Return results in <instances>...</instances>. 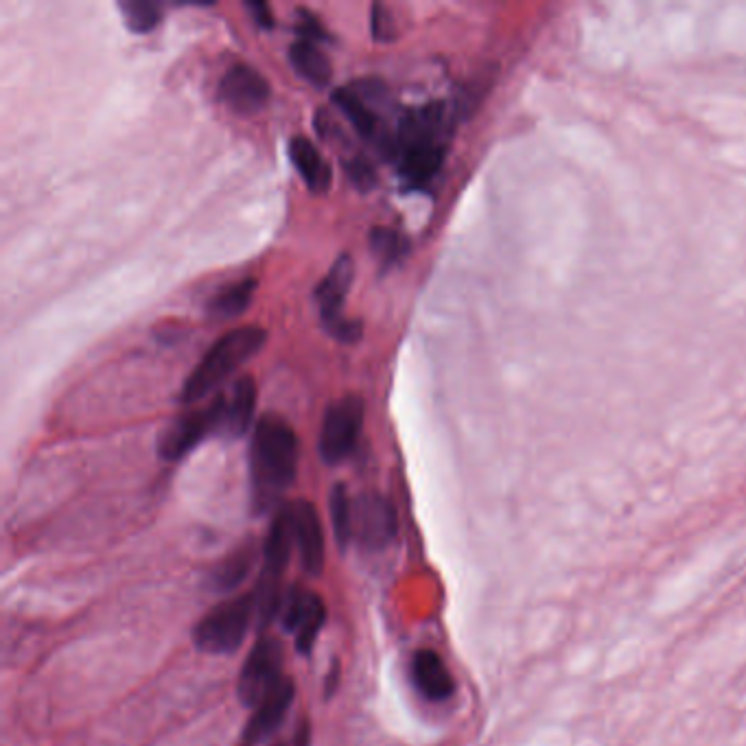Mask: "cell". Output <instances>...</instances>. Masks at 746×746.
I'll return each mask as SVG.
<instances>
[{
	"mask_svg": "<svg viewBox=\"0 0 746 746\" xmlns=\"http://www.w3.org/2000/svg\"><path fill=\"white\" fill-rule=\"evenodd\" d=\"M458 110L453 103L431 101L427 106L407 108L399 116L392 160H396L407 191L427 189L442 171Z\"/></svg>",
	"mask_w": 746,
	"mask_h": 746,
	"instance_id": "cell-1",
	"label": "cell"
},
{
	"mask_svg": "<svg viewBox=\"0 0 746 746\" xmlns=\"http://www.w3.org/2000/svg\"><path fill=\"white\" fill-rule=\"evenodd\" d=\"M298 473V436L285 418L263 416L250 445V482L254 504L261 510L281 499Z\"/></svg>",
	"mask_w": 746,
	"mask_h": 746,
	"instance_id": "cell-2",
	"label": "cell"
},
{
	"mask_svg": "<svg viewBox=\"0 0 746 746\" xmlns=\"http://www.w3.org/2000/svg\"><path fill=\"white\" fill-rule=\"evenodd\" d=\"M265 342L267 331L254 324L239 326V329L219 337L211 346V351L195 366L189 379L184 381L180 394L182 403L191 405L217 392L243 364H248L254 355H259Z\"/></svg>",
	"mask_w": 746,
	"mask_h": 746,
	"instance_id": "cell-3",
	"label": "cell"
},
{
	"mask_svg": "<svg viewBox=\"0 0 746 746\" xmlns=\"http://www.w3.org/2000/svg\"><path fill=\"white\" fill-rule=\"evenodd\" d=\"M333 103L342 110L357 134L368 143H375L386 158H392L394 130L383 123L381 106H386L388 88L379 79H359L333 92Z\"/></svg>",
	"mask_w": 746,
	"mask_h": 746,
	"instance_id": "cell-4",
	"label": "cell"
},
{
	"mask_svg": "<svg viewBox=\"0 0 746 746\" xmlns=\"http://www.w3.org/2000/svg\"><path fill=\"white\" fill-rule=\"evenodd\" d=\"M254 620L259 622V604H256L254 591H250L208 611L195 626L193 641L208 655H228L243 644Z\"/></svg>",
	"mask_w": 746,
	"mask_h": 746,
	"instance_id": "cell-5",
	"label": "cell"
},
{
	"mask_svg": "<svg viewBox=\"0 0 746 746\" xmlns=\"http://www.w3.org/2000/svg\"><path fill=\"white\" fill-rule=\"evenodd\" d=\"M364 416V399L357 394H346L329 405L320 431V456L326 464H340L355 451Z\"/></svg>",
	"mask_w": 746,
	"mask_h": 746,
	"instance_id": "cell-6",
	"label": "cell"
},
{
	"mask_svg": "<svg viewBox=\"0 0 746 746\" xmlns=\"http://www.w3.org/2000/svg\"><path fill=\"white\" fill-rule=\"evenodd\" d=\"M285 655L281 641L274 637H261L256 641L239 674L237 692L246 707H256L274 687L285 679Z\"/></svg>",
	"mask_w": 746,
	"mask_h": 746,
	"instance_id": "cell-7",
	"label": "cell"
},
{
	"mask_svg": "<svg viewBox=\"0 0 746 746\" xmlns=\"http://www.w3.org/2000/svg\"><path fill=\"white\" fill-rule=\"evenodd\" d=\"M219 396L197 410L173 418L169 427L158 438V453L162 460L178 462L186 453H191L208 434H217L219 429Z\"/></svg>",
	"mask_w": 746,
	"mask_h": 746,
	"instance_id": "cell-8",
	"label": "cell"
},
{
	"mask_svg": "<svg viewBox=\"0 0 746 746\" xmlns=\"http://www.w3.org/2000/svg\"><path fill=\"white\" fill-rule=\"evenodd\" d=\"M353 541L364 550H383L396 534V512L386 497L364 493L353 499Z\"/></svg>",
	"mask_w": 746,
	"mask_h": 746,
	"instance_id": "cell-9",
	"label": "cell"
},
{
	"mask_svg": "<svg viewBox=\"0 0 746 746\" xmlns=\"http://www.w3.org/2000/svg\"><path fill=\"white\" fill-rule=\"evenodd\" d=\"M278 615H281L285 631L294 635L296 648L302 655H309L326 620L324 600L316 591L296 587L283 598Z\"/></svg>",
	"mask_w": 746,
	"mask_h": 746,
	"instance_id": "cell-10",
	"label": "cell"
},
{
	"mask_svg": "<svg viewBox=\"0 0 746 746\" xmlns=\"http://www.w3.org/2000/svg\"><path fill=\"white\" fill-rule=\"evenodd\" d=\"M289 515L291 532H294V543L298 547L300 563L309 576H320L324 569V528L318 510L307 499L291 501L285 504Z\"/></svg>",
	"mask_w": 746,
	"mask_h": 746,
	"instance_id": "cell-11",
	"label": "cell"
},
{
	"mask_svg": "<svg viewBox=\"0 0 746 746\" xmlns=\"http://www.w3.org/2000/svg\"><path fill=\"white\" fill-rule=\"evenodd\" d=\"M270 81H267L256 68L248 64H237L221 77L219 97L226 106L241 116L261 112L270 101Z\"/></svg>",
	"mask_w": 746,
	"mask_h": 746,
	"instance_id": "cell-12",
	"label": "cell"
},
{
	"mask_svg": "<svg viewBox=\"0 0 746 746\" xmlns=\"http://www.w3.org/2000/svg\"><path fill=\"white\" fill-rule=\"evenodd\" d=\"M219 436L241 438L252 425L256 410V383L250 375L239 377L228 392H219Z\"/></svg>",
	"mask_w": 746,
	"mask_h": 746,
	"instance_id": "cell-13",
	"label": "cell"
},
{
	"mask_svg": "<svg viewBox=\"0 0 746 746\" xmlns=\"http://www.w3.org/2000/svg\"><path fill=\"white\" fill-rule=\"evenodd\" d=\"M294 698H296L294 681L285 676V679L278 683L259 705L254 707L252 716L246 725V731H243L241 746H256L261 740L270 736L272 731L281 727V722L285 720L291 703H294Z\"/></svg>",
	"mask_w": 746,
	"mask_h": 746,
	"instance_id": "cell-14",
	"label": "cell"
},
{
	"mask_svg": "<svg viewBox=\"0 0 746 746\" xmlns=\"http://www.w3.org/2000/svg\"><path fill=\"white\" fill-rule=\"evenodd\" d=\"M355 278V261L348 254H342L337 259L329 274L322 278V283L313 291V298L318 302L322 324L329 326L344 318V302L348 296V289Z\"/></svg>",
	"mask_w": 746,
	"mask_h": 746,
	"instance_id": "cell-15",
	"label": "cell"
},
{
	"mask_svg": "<svg viewBox=\"0 0 746 746\" xmlns=\"http://www.w3.org/2000/svg\"><path fill=\"white\" fill-rule=\"evenodd\" d=\"M412 681L427 701L442 703L456 692V681L434 650H418L412 659Z\"/></svg>",
	"mask_w": 746,
	"mask_h": 746,
	"instance_id": "cell-16",
	"label": "cell"
},
{
	"mask_svg": "<svg viewBox=\"0 0 746 746\" xmlns=\"http://www.w3.org/2000/svg\"><path fill=\"white\" fill-rule=\"evenodd\" d=\"M289 158L291 165L300 173L307 189L316 195H322L331 189L333 171L329 162L324 160L320 149L313 145L307 136H294L289 141Z\"/></svg>",
	"mask_w": 746,
	"mask_h": 746,
	"instance_id": "cell-17",
	"label": "cell"
},
{
	"mask_svg": "<svg viewBox=\"0 0 746 746\" xmlns=\"http://www.w3.org/2000/svg\"><path fill=\"white\" fill-rule=\"evenodd\" d=\"M289 62L294 66V71L309 81L311 86L324 88L331 84L333 68L329 57L320 49V44L309 42V40H296L289 46Z\"/></svg>",
	"mask_w": 746,
	"mask_h": 746,
	"instance_id": "cell-18",
	"label": "cell"
},
{
	"mask_svg": "<svg viewBox=\"0 0 746 746\" xmlns=\"http://www.w3.org/2000/svg\"><path fill=\"white\" fill-rule=\"evenodd\" d=\"M256 289H259V281L256 278H243V281L228 285L215 294L208 302V318L217 322L224 320H235L241 313H246L252 305Z\"/></svg>",
	"mask_w": 746,
	"mask_h": 746,
	"instance_id": "cell-19",
	"label": "cell"
},
{
	"mask_svg": "<svg viewBox=\"0 0 746 746\" xmlns=\"http://www.w3.org/2000/svg\"><path fill=\"white\" fill-rule=\"evenodd\" d=\"M370 243V252L375 254V259L379 261L381 270H392L399 263H403L410 254L412 246L410 239H407L401 230L396 228H386V226H377L370 230L368 235Z\"/></svg>",
	"mask_w": 746,
	"mask_h": 746,
	"instance_id": "cell-20",
	"label": "cell"
},
{
	"mask_svg": "<svg viewBox=\"0 0 746 746\" xmlns=\"http://www.w3.org/2000/svg\"><path fill=\"white\" fill-rule=\"evenodd\" d=\"M254 558H256V552H254L252 545L241 547V550H237L235 554H230L228 558H224V563H219L213 571L215 589L228 591V589H235L237 585H241L243 578L248 576V571L254 565Z\"/></svg>",
	"mask_w": 746,
	"mask_h": 746,
	"instance_id": "cell-21",
	"label": "cell"
},
{
	"mask_svg": "<svg viewBox=\"0 0 746 746\" xmlns=\"http://www.w3.org/2000/svg\"><path fill=\"white\" fill-rule=\"evenodd\" d=\"M119 9L125 25L134 33H149L160 25L162 11L156 0H121Z\"/></svg>",
	"mask_w": 746,
	"mask_h": 746,
	"instance_id": "cell-22",
	"label": "cell"
},
{
	"mask_svg": "<svg viewBox=\"0 0 746 746\" xmlns=\"http://www.w3.org/2000/svg\"><path fill=\"white\" fill-rule=\"evenodd\" d=\"M331 519L335 539L342 547L353 541L351 523H353V499L348 495L344 484L333 486L331 491Z\"/></svg>",
	"mask_w": 746,
	"mask_h": 746,
	"instance_id": "cell-23",
	"label": "cell"
},
{
	"mask_svg": "<svg viewBox=\"0 0 746 746\" xmlns=\"http://www.w3.org/2000/svg\"><path fill=\"white\" fill-rule=\"evenodd\" d=\"M344 169L346 176L351 180L359 191H372L377 186V169L366 156H355V158H346L344 160Z\"/></svg>",
	"mask_w": 746,
	"mask_h": 746,
	"instance_id": "cell-24",
	"label": "cell"
},
{
	"mask_svg": "<svg viewBox=\"0 0 746 746\" xmlns=\"http://www.w3.org/2000/svg\"><path fill=\"white\" fill-rule=\"evenodd\" d=\"M296 18H298L296 20V31H298L300 40H309V42H316V44L331 42V33L324 29L322 20L316 14H311L309 9H298Z\"/></svg>",
	"mask_w": 746,
	"mask_h": 746,
	"instance_id": "cell-25",
	"label": "cell"
},
{
	"mask_svg": "<svg viewBox=\"0 0 746 746\" xmlns=\"http://www.w3.org/2000/svg\"><path fill=\"white\" fill-rule=\"evenodd\" d=\"M370 29L377 42H392L396 38V25L392 11L386 5L375 3L370 9Z\"/></svg>",
	"mask_w": 746,
	"mask_h": 746,
	"instance_id": "cell-26",
	"label": "cell"
},
{
	"mask_svg": "<svg viewBox=\"0 0 746 746\" xmlns=\"http://www.w3.org/2000/svg\"><path fill=\"white\" fill-rule=\"evenodd\" d=\"M326 333H329L331 337H335L337 342L342 344H355L361 340V335H364V322L361 320H355V318H342L337 320L329 326H324Z\"/></svg>",
	"mask_w": 746,
	"mask_h": 746,
	"instance_id": "cell-27",
	"label": "cell"
},
{
	"mask_svg": "<svg viewBox=\"0 0 746 746\" xmlns=\"http://www.w3.org/2000/svg\"><path fill=\"white\" fill-rule=\"evenodd\" d=\"M246 9L252 14L254 22L259 25L261 29H272L274 27V14H272V7L263 3V0H248L246 3Z\"/></svg>",
	"mask_w": 746,
	"mask_h": 746,
	"instance_id": "cell-28",
	"label": "cell"
},
{
	"mask_svg": "<svg viewBox=\"0 0 746 746\" xmlns=\"http://www.w3.org/2000/svg\"><path fill=\"white\" fill-rule=\"evenodd\" d=\"M309 744H311V725H309V720H302L300 725L296 727L294 736H291L289 740L278 742L274 746H309Z\"/></svg>",
	"mask_w": 746,
	"mask_h": 746,
	"instance_id": "cell-29",
	"label": "cell"
}]
</instances>
